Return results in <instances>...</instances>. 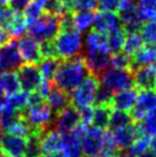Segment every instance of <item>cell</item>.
Segmentation results:
<instances>
[{
  "instance_id": "6da1fadb",
  "label": "cell",
  "mask_w": 156,
  "mask_h": 157,
  "mask_svg": "<svg viewBox=\"0 0 156 157\" xmlns=\"http://www.w3.org/2000/svg\"><path fill=\"white\" fill-rule=\"evenodd\" d=\"M90 74L82 56H76L61 62L54 75V85L70 93Z\"/></svg>"
},
{
  "instance_id": "7a4b0ae2",
  "label": "cell",
  "mask_w": 156,
  "mask_h": 157,
  "mask_svg": "<svg viewBox=\"0 0 156 157\" xmlns=\"http://www.w3.org/2000/svg\"><path fill=\"white\" fill-rule=\"evenodd\" d=\"M55 55L60 60H68L80 56L84 51V41L82 33L74 28L61 29L57 37L53 39Z\"/></svg>"
},
{
  "instance_id": "3957f363",
  "label": "cell",
  "mask_w": 156,
  "mask_h": 157,
  "mask_svg": "<svg viewBox=\"0 0 156 157\" xmlns=\"http://www.w3.org/2000/svg\"><path fill=\"white\" fill-rule=\"evenodd\" d=\"M60 29V17L45 13H43L37 21L26 26L28 35L38 43L53 40L59 33Z\"/></svg>"
},
{
  "instance_id": "277c9868",
  "label": "cell",
  "mask_w": 156,
  "mask_h": 157,
  "mask_svg": "<svg viewBox=\"0 0 156 157\" xmlns=\"http://www.w3.org/2000/svg\"><path fill=\"white\" fill-rule=\"evenodd\" d=\"M99 86V78L96 75H87L80 84L70 93V103L76 109L94 105L96 93Z\"/></svg>"
},
{
  "instance_id": "5b68a950",
  "label": "cell",
  "mask_w": 156,
  "mask_h": 157,
  "mask_svg": "<svg viewBox=\"0 0 156 157\" xmlns=\"http://www.w3.org/2000/svg\"><path fill=\"white\" fill-rule=\"evenodd\" d=\"M98 77H100L101 85L108 87L114 93L126 88L135 87V80L131 70L117 69L114 67H109Z\"/></svg>"
},
{
  "instance_id": "8992f818",
  "label": "cell",
  "mask_w": 156,
  "mask_h": 157,
  "mask_svg": "<svg viewBox=\"0 0 156 157\" xmlns=\"http://www.w3.org/2000/svg\"><path fill=\"white\" fill-rule=\"evenodd\" d=\"M20 113H21V117L25 119L29 123V125L36 131L46 130L53 123L54 113L46 105V102L32 105V107H25Z\"/></svg>"
},
{
  "instance_id": "52a82bcc",
  "label": "cell",
  "mask_w": 156,
  "mask_h": 157,
  "mask_svg": "<svg viewBox=\"0 0 156 157\" xmlns=\"http://www.w3.org/2000/svg\"><path fill=\"white\" fill-rule=\"evenodd\" d=\"M103 134L104 130L98 128L93 125H87L83 132V134L79 138L83 154L86 156L92 157L101 156Z\"/></svg>"
},
{
  "instance_id": "ba28073f",
  "label": "cell",
  "mask_w": 156,
  "mask_h": 157,
  "mask_svg": "<svg viewBox=\"0 0 156 157\" xmlns=\"http://www.w3.org/2000/svg\"><path fill=\"white\" fill-rule=\"evenodd\" d=\"M117 12L121 25L125 32L140 31L142 22L139 17L137 0H122Z\"/></svg>"
},
{
  "instance_id": "9c48e42d",
  "label": "cell",
  "mask_w": 156,
  "mask_h": 157,
  "mask_svg": "<svg viewBox=\"0 0 156 157\" xmlns=\"http://www.w3.org/2000/svg\"><path fill=\"white\" fill-rule=\"evenodd\" d=\"M24 63L18 47V39H12L8 44L0 46V74L16 71Z\"/></svg>"
},
{
  "instance_id": "30bf717a",
  "label": "cell",
  "mask_w": 156,
  "mask_h": 157,
  "mask_svg": "<svg viewBox=\"0 0 156 157\" xmlns=\"http://www.w3.org/2000/svg\"><path fill=\"white\" fill-rule=\"evenodd\" d=\"M16 76L18 78L21 88L25 92L36 91L38 88L39 84L43 80L38 66L33 63H25V64L23 63L16 70Z\"/></svg>"
},
{
  "instance_id": "8fae6325",
  "label": "cell",
  "mask_w": 156,
  "mask_h": 157,
  "mask_svg": "<svg viewBox=\"0 0 156 157\" xmlns=\"http://www.w3.org/2000/svg\"><path fill=\"white\" fill-rule=\"evenodd\" d=\"M156 108V91L155 90H141L137 95L135 105L131 110L132 119L140 122L142 117L150 110Z\"/></svg>"
},
{
  "instance_id": "7c38bea8",
  "label": "cell",
  "mask_w": 156,
  "mask_h": 157,
  "mask_svg": "<svg viewBox=\"0 0 156 157\" xmlns=\"http://www.w3.org/2000/svg\"><path fill=\"white\" fill-rule=\"evenodd\" d=\"M110 53L108 51H85L83 60L88 72L99 76L110 67Z\"/></svg>"
},
{
  "instance_id": "4fadbf2b",
  "label": "cell",
  "mask_w": 156,
  "mask_h": 157,
  "mask_svg": "<svg viewBox=\"0 0 156 157\" xmlns=\"http://www.w3.org/2000/svg\"><path fill=\"white\" fill-rule=\"evenodd\" d=\"M18 47L20 51L23 61L26 63H33L38 64L41 61V53H40V47L39 43L30 36H21L18 38Z\"/></svg>"
},
{
  "instance_id": "5bb4252c",
  "label": "cell",
  "mask_w": 156,
  "mask_h": 157,
  "mask_svg": "<svg viewBox=\"0 0 156 157\" xmlns=\"http://www.w3.org/2000/svg\"><path fill=\"white\" fill-rule=\"evenodd\" d=\"M79 122L80 119H79L78 109H76L72 105H68L67 108L57 113L53 124H54V130L59 131L60 133H64L74 130L79 124Z\"/></svg>"
},
{
  "instance_id": "9a60e30c",
  "label": "cell",
  "mask_w": 156,
  "mask_h": 157,
  "mask_svg": "<svg viewBox=\"0 0 156 157\" xmlns=\"http://www.w3.org/2000/svg\"><path fill=\"white\" fill-rule=\"evenodd\" d=\"M92 28H93V30L101 32L103 35H107L111 31L122 28V25L119 22V18H118V15L116 13L100 10L96 14H94Z\"/></svg>"
},
{
  "instance_id": "2e32d148",
  "label": "cell",
  "mask_w": 156,
  "mask_h": 157,
  "mask_svg": "<svg viewBox=\"0 0 156 157\" xmlns=\"http://www.w3.org/2000/svg\"><path fill=\"white\" fill-rule=\"evenodd\" d=\"M111 133H113L117 149H121V150L127 149L131 144L135 142V139L141 135L139 126L133 124V123L130 124V125H126L124 127H121V128L114 130Z\"/></svg>"
},
{
  "instance_id": "e0dca14e",
  "label": "cell",
  "mask_w": 156,
  "mask_h": 157,
  "mask_svg": "<svg viewBox=\"0 0 156 157\" xmlns=\"http://www.w3.org/2000/svg\"><path fill=\"white\" fill-rule=\"evenodd\" d=\"M59 151L62 157H82L83 151L80 148L79 136L76 134L74 130L61 133Z\"/></svg>"
},
{
  "instance_id": "ac0fdd59",
  "label": "cell",
  "mask_w": 156,
  "mask_h": 157,
  "mask_svg": "<svg viewBox=\"0 0 156 157\" xmlns=\"http://www.w3.org/2000/svg\"><path fill=\"white\" fill-rule=\"evenodd\" d=\"M137 95H138V91L135 87L115 92L111 99V108L130 113L135 105Z\"/></svg>"
},
{
  "instance_id": "d6986e66",
  "label": "cell",
  "mask_w": 156,
  "mask_h": 157,
  "mask_svg": "<svg viewBox=\"0 0 156 157\" xmlns=\"http://www.w3.org/2000/svg\"><path fill=\"white\" fill-rule=\"evenodd\" d=\"M135 86L140 90H155L156 86V69L154 66L141 67L133 70Z\"/></svg>"
},
{
  "instance_id": "ffe728a7",
  "label": "cell",
  "mask_w": 156,
  "mask_h": 157,
  "mask_svg": "<svg viewBox=\"0 0 156 157\" xmlns=\"http://www.w3.org/2000/svg\"><path fill=\"white\" fill-rule=\"evenodd\" d=\"M45 100H46V105L49 107V109L52 110L54 115L59 113L61 110H63L68 105H70L69 94L67 92L62 91L57 86H55L54 84H52L51 90L48 92Z\"/></svg>"
},
{
  "instance_id": "44dd1931",
  "label": "cell",
  "mask_w": 156,
  "mask_h": 157,
  "mask_svg": "<svg viewBox=\"0 0 156 157\" xmlns=\"http://www.w3.org/2000/svg\"><path fill=\"white\" fill-rule=\"evenodd\" d=\"M25 144V138H21V136L12 134V133H7L2 136L1 150L10 157H20L24 155Z\"/></svg>"
},
{
  "instance_id": "7402d4cb",
  "label": "cell",
  "mask_w": 156,
  "mask_h": 157,
  "mask_svg": "<svg viewBox=\"0 0 156 157\" xmlns=\"http://www.w3.org/2000/svg\"><path fill=\"white\" fill-rule=\"evenodd\" d=\"M156 56V51L148 47L146 45H142L138 51L131 56L132 63H131V70H135L141 67L150 66L154 62Z\"/></svg>"
},
{
  "instance_id": "603a6c76",
  "label": "cell",
  "mask_w": 156,
  "mask_h": 157,
  "mask_svg": "<svg viewBox=\"0 0 156 157\" xmlns=\"http://www.w3.org/2000/svg\"><path fill=\"white\" fill-rule=\"evenodd\" d=\"M83 41H84L85 51H108L109 52L108 45H107V37L101 32H98L96 30L87 31Z\"/></svg>"
},
{
  "instance_id": "cb8c5ba5",
  "label": "cell",
  "mask_w": 156,
  "mask_h": 157,
  "mask_svg": "<svg viewBox=\"0 0 156 157\" xmlns=\"http://www.w3.org/2000/svg\"><path fill=\"white\" fill-rule=\"evenodd\" d=\"M93 12H72L71 13V25L78 32H87L93 25Z\"/></svg>"
},
{
  "instance_id": "d4e9b609",
  "label": "cell",
  "mask_w": 156,
  "mask_h": 157,
  "mask_svg": "<svg viewBox=\"0 0 156 157\" xmlns=\"http://www.w3.org/2000/svg\"><path fill=\"white\" fill-rule=\"evenodd\" d=\"M43 13L61 17L72 12L70 10L69 0H46L43 6Z\"/></svg>"
},
{
  "instance_id": "484cf974",
  "label": "cell",
  "mask_w": 156,
  "mask_h": 157,
  "mask_svg": "<svg viewBox=\"0 0 156 157\" xmlns=\"http://www.w3.org/2000/svg\"><path fill=\"white\" fill-rule=\"evenodd\" d=\"M111 105H96L93 109V118H92L91 125L106 130L109 126V119H110V113H111Z\"/></svg>"
},
{
  "instance_id": "4316f807",
  "label": "cell",
  "mask_w": 156,
  "mask_h": 157,
  "mask_svg": "<svg viewBox=\"0 0 156 157\" xmlns=\"http://www.w3.org/2000/svg\"><path fill=\"white\" fill-rule=\"evenodd\" d=\"M137 9L142 23L156 21V0H137Z\"/></svg>"
},
{
  "instance_id": "83f0119b",
  "label": "cell",
  "mask_w": 156,
  "mask_h": 157,
  "mask_svg": "<svg viewBox=\"0 0 156 157\" xmlns=\"http://www.w3.org/2000/svg\"><path fill=\"white\" fill-rule=\"evenodd\" d=\"M0 83L4 90V93L7 95H13L18 91H21V85L18 82V78L15 71H8V72H1L0 76Z\"/></svg>"
},
{
  "instance_id": "f1b7e54d",
  "label": "cell",
  "mask_w": 156,
  "mask_h": 157,
  "mask_svg": "<svg viewBox=\"0 0 156 157\" xmlns=\"http://www.w3.org/2000/svg\"><path fill=\"white\" fill-rule=\"evenodd\" d=\"M61 60L59 57H44V59H41V61L39 62L37 66H38L43 79L52 80L54 78V75L57 72Z\"/></svg>"
},
{
  "instance_id": "f546056e",
  "label": "cell",
  "mask_w": 156,
  "mask_h": 157,
  "mask_svg": "<svg viewBox=\"0 0 156 157\" xmlns=\"http://www.w3.org/2000/svg\"><path fill=\"white\" fill-rule=\"evenodd\" d=\"M133 119L132 116L129 111H124V110H118V109H113L111 113H110V119H109V128L114 131L117 128L124 127L126 125L132 124Z\"/></svg>"
},
{
  "instance_id": "4dcf8cb0",
  "label": "cell",
  "mask_w": 156,
  "mask_h": 157,
  "mask_svg": "<svg viewBox=\"0 0 156 157\" xmlns=\"http://www.w3.org/2000/svg\"><path fill=\"white\" fill-rule=\"evenodd\" d=\"M106 37H107V45H108L110 54L123 51V45L125 40V31L123 30V28L109 32L106 35Z\"/></svg>"
},
{
  "instance_id": "1f68e13d",
  "label": "cell",
  "mask_w": 156,
  "mask_h": 157,
  "mask_svg": "<svg viewBox=\"0 0 156 157\" xmlns=\"http://www.w3.org/2000/svg\"><path fill=\"white\" fill-rule=\"evenodd\" d=\"M20 118H21V113L18 110L14 109L7 101L5 108L0 113V127H1V130H8L9 127L12 126L14 123L18 122Z\"/></svg>"
},
{
  "instance_id": "d6a6232c",
  "label": "cell",
  "mask_w": 156,
  "mask_h": 157,
  "mask_svg": "<svg viewBox=\"0 0 156 157\" xmlns=\"http://www.w3.org/2000/svg\"><path fill=\"white\" fill-rule=\"evenodd\" d=\"M142 45V38H141L139 31L125 32V40H124V45H123V52L124 53L132 56Z\"/></svg>"
},
{
  "instance_id": "836d02e7",
  "label": "cell",
  "mask_w": 156,
  "mask_h": 157,
  "mask_svg": "<svg viewBox=\"0 0 156 157\" xmlns=\"http://www.w3.org/2000/svg\"><path fill=\"white\" fill-rule=\"evenodd\" d=\"M24 157H41V147H40V131H35L26 138Z\"/></svg>"
},
{
  "instance_id": "e575fe53",
  "label": "cell",
  "mask_w": 156,
  "mask_h": 157,
  "mask_svg": "<svg viewBox=\"0 0 156 157\" xmlns=\"http://www.w3.org/2000/svg\"><path fill=\"white\" fill-rule=\"evenodd\" d=\"M140 36L143 45L156 51V21L146 22L140 28Z\"/></svg>"
},
{
  "instance_id": "d590c367",
  "label": "cell",
  "mask_w": 156,
  "mask_h": 157,
  "mask_svg": "<svg viewBox=\"0 0 156 157\" xmlns=\"http://www.w3.org/2000/svg\"><path fill=\"white\" fill-rule=\"evenodd\" d=\"M139 123L140 124L138 126L141 134L147 135L149 138L156 134V108L146 113Z\"/></svg>"
},
{
  "instance_id": "8d00e7d4",
  "label": "cell",
  "mask_w": 156,
  "mask_h": 157,
  "mask_svg": "<svg viewBox=\"0 0 156 157\" xmlns=\"http://www.w3.org/2000/svg\"><path fill=\"white\" fill-rule=\"evenodd\" d=\"M149 149V136L141 134L127 149L124 150V157H138Z\"/></svg>"
},
{
  "instance_id": "74e56055",
  "label": "cell",
  "mask_w": 156,
  "mask_h": 157,
  "mask_svg": "<svg viewBox=\"0 0 156 157\" xmlns=\"http://www.w3.org/2000/svg\"><path fill=\"white\" fill-rule=\"evenodd\" d=\"M41 15H43V7L38 2H36L35 0H32L30 4L24 8V13H23L26 26L30 25L31 23H33L35 21H37Z\"/></svg>"
},
{
  "instance_id": "f35d334b",
  "label": "cell",
  "mask_w": 156,
  "mask_h": 157,
  "mask_svg": "<svg viewBox=\"0 0 156 157\" xmlns=\"http://www.w3.org/2000/svg\"><path fill=\"white\" fill-rule=\"evenodd\" d=\"M7 131H8V133H12V134H14V135H18V136L25 138L26 139V138H28L31 133H33L36 130H33V128L29 125V123L26 122L25 119H23V118L21 117L18 122L14 123Z\"/></svg>"
},
{
  "instance_id": "ab89813d",
  "label": "cell",
  "mask_w": 156,
  "mask_h": 157,
  "mask_svg": "<svg viewBox=\"0 0 156 157\" xmlns=\"http://www.w3.org/2000/svg\"><path fill=\"white\" fill-rule=\"evenodd\" d=\"M131 56L127 55L126 53H124L123 51L121 52L114 53L113 55L110 56V66L117 69H126L131 70Z\"/></svg>"
},
{
  "instance_id": "60d3db41",
  "label": "cell",
  "mask_w": 156,
  "mask_h": 157,
  "mask_svg": "<svg viewBox=\"0 0 156 157\" xmlns=\"http://www.w3.org/2000/svg\"><path fill=\"white\" fill-rule=\"evenodd\" d=\"M71 12H93L98 8V0H69Z\"/></svg>"
},
{
  "instance_id": "b9f144b4",
  "label": "cell",
  "mask_w": 156,
  "mask_h": 157,
  "mask_svg": "<svg viewBox=\"0 0 156 157\" xmlns=\"http://www.w3.org/2000/svg\"><path fill=\"white\" fill-rule=\"evenodd\" d=\"M29 93L30 92H25V91H18V93H15L13 95H9L7 98V101L8 103L14 109L21 111L26 107L28 105V98H29Z\"/></svg>"
},
{
  "instance_id": "7bdbcfd3",
  "label": "cell",
  "mask_w": 156,
  "mask_h": 157,
  "mask_svg": "<svg viewBox=\"0 0 156 157\" xmlns=\"http://www.w3.org/2000/svg\"><path fill=\"white\" fill-rule=\"evenodd\" d=\"M114 92L110 91L108 87L99 84L98 90L96 93L94 103L99 105H111V99H113Z\"/></svg>"
},
{
  "instance_id": "ee69618b",
  "label": "cell",
  "mask_w": 156,
  "mask_h": 157,
  "mask_svg": "<svg viewBox=\"0 0 156 157\" xmlns=\"http://www.w3.org/2000/svg\"><path fill=\"white\" fill-rule=\"evenodd\" d=\"M117 151V146L115 144L113 133L111 131L106 132L103 134V140H102V149H101V156H107V155H113L116 154Z\"/></svg>"
},
{
  "instance_id": "f6af8a7d",
  "label": "cell",
  "mask_w": 156,
  "mask_h": 157,
  "mask_svg": "<svg viewBox=\"0 0 156 157\" xmlns=\"http://www.w3.org/2000/svg\"><path fill=\"white\" fill-rule=\"evenodd\" d=\"M122 0H98V7L104 12H117Z\"/></svg>"
},
{
  "instance_id": "bcb514c9",
  "label": "cell",
  "mask_w": 156,
  "mask_h": 157,
  "mask_svg": "<svg viewBox=\"0 0 156 157\" xmlns=\"http://www.w3.org/2000/svg\"><path fill=\"white\" fill-rule=\"evenodd\" d=\"M93 105H87V107H83L80 109H78L79 113V119L80 123L84 125H91L92 118H93Z\"/></svg>"
},
{
  "instance_id": "7dc6e473",
  "label": "cell",
  "mask_w": 156,
  "mask_h": 157,
  "mask_svg": "<svg viewBox=\"0 0 156 157\" xmlns=\"http://www.w3.org/2000/svg\"><path fill=\"white\" fill-rule=\"evenodd\" d=\"M32 0H9L7 7L15 13H22Z\"/></svg>"
},
{
  "instance_id": "c3c4849f",
  "label": "cell",
  "mask_w": 156,
  "mask_h": 157,
  "mask_svg": "<svg viewBox=\"0 0 156 157\" xmlns=\"http://www.w3.org/2000/svg\"><path fill=\"white\" fill-rule=\"evenodd\" d=\"M12 39H14V38L9 33V31L0 26V46H4V45L8 44Z\"/></svg>"
},
{
  "instance_id": "681fc988",
  "label": "cell",
  "mask_w": 156,
  "mask_h": 157,
  "mask_svg": "<svg viewBox=\"0 0 156 157\" xmlns=\"http://www.w3.org/2000/svg\"><path fill=\"white\" fill-rule=\"evenodd\" d=\"M149 149L156 155V134L149 138Z\"/></svg>"
},
{
  "instance_id": "f907efd6",
  "label": "cell",
  "mask_w": 156,
  "mask_h": 157,
  "mask_svg": "<svg viewBox=\"0 0 156 157\" xmlns=\"http://www.w3.org/2000/svg\"><path fill=\"white\" fill-rule=\"evenodd\" d=\"M138 157H156V155L153 153L150 149H148V150H146V151L142 153L141 155H139Z\"/></svg>"
},
{
  "instance_id": "816d5d0a",
  "label": "cell",
  "mask_w": 156,
  "mask_h": 157,
  "mask_svg": "<svg viewBox=\"0 0 156 157\" xmlns=\"http://www.w3.org/2000/svg\"><path fill=\"white\" fill-rule=\"evenodd\" d=\"M44 157H62L60 151H57V153H52V154H47V155H44Z\"/></svg>"
},
{
  "instance_id": "f5cc1de1",
  "label": "cell",
  "mask_w": 156,
  "mask_h": 157,
  "mask_svg": "<svg viewBox=\"0 0 156 157\" xmlns=\"http://www.w3.org/2000/svg\"><path fill=\"white\" fill-rule=\"evenodd\" d=\"M8 1L9 0H0V5H1V6H7V5H8Z\"/></svg>"
},
{
  "instance_id": "db71d44e",
  "label": "cell",
  "mask_w": 156,
  "mask_h": 157,
  "mask_svg": "<svg viewBox=\"0 0 156 157\" xmlns=\"http://www.w3.org/2000/svg\"><path fill=\"white\" fill-rule=\"evenodd\" d=\"M2 136H4V133H2L1 127H0V148H1V141H2Z\"/></svg>"
},
{
  "instance_id": "11a10c76",
  "label": "cell",
  "mask_w": 156,
  "mask_h": 157,
  "mask_svg": "<svg viewBox=\"0 0 156 157\" xmlns=\"http://www.w3.org/2000/svg\"><path fill=\"white\" fill-rule=\"evenodd\" d=\"M0 157H10V156L7 155V154L5 153V151H2V150H0Z\"/></svg>"
},
{
  "instance_id": "9f6ffc18",
  "label": "cell",
  "mask_w": 156,
  "mask_h": 157,
  "mask_svg": "<svg viewBox=\"0 0 156 157\" xmlns=\"http://www.w3.org/2000/svg\"><path fill=\"white\" fill-rule=\"evenodd\" d=\"M4 96V90H2V86H1V83H0V99Z\"/></svg>"
},
{
  "instance_id": "6f0895ef",
  "label": "cell",
  "mask_w": 156,
  "mask_h": 157,
  "mask_svg": "<svg viewBox=\"0 0 156 157\" xmlns=\"http://www.w3.org/2000/svg\"><path fill=\"white\" fill-rule=\"evenodd\" d=\"M102 157H119L116 154H113V155H107V156H102Z\"/></svg>"
},
{
  "instance_id": "680465c9",
  "label": "cell",
  "mask_w": 156,
  "mask_h": 157,
  "mask_svg": "<svg viewBox=\"0 0 156 157\" xmlns=\"http://www.w3.org/2000/svg\"><path fill=\"white\" fill-rule=\"evenodd\" d=\"M153 63H154V68L156 69V56H155V59H154V62H153Z\"/></svg>"
},
{
  "instance_id": "91938a15",
  "label": "cell",
  "mask_w": 156,
  "mask_h": 157,
  "mask_svg": "<svg viewBox=\"0 0 156 157\" xmlns=\"http://www.w3.org/2000/svg\"><path fill=\"white\" fill-rule=\"evenodd\" d=\"M82 157H92V156H86V155H85V156H82Z\"/></svg>"
},
{
  "instance_id": "94428289",
  "label": "cell",
  "mask_w": 156,
  "mask_h": 157,
  "mask_svg": "<svg viewBox=\"0 0 156 157\" xmlns=\"http://www.w3.org/2000/svg\"><path fill=\"white\" fill-rule=\"evenodd\" d=\"M155 91H156V86H155Z\"/></svg>"
},
{
  "instance_id": "6125c7cd",
  "label": "cell",
  "mask_w": 156,
  "mask_h": 157,
  "mask_svg": "<svg viewBox=\"0 0 156 157\" xmlns=\"http://www.w3.org/2000/svg\"><path fill=\"white\" fill-rule=\"evenodd\" d=\"M20 157H24V156H20Z\"/></svg>"
},
{
  "instance_id": "be15d7a7",
  "label": "cell",
  "mask_w": 156,
  "mask_h": 157,
  "mask_svg": "<svg viewBox=\"0 0 156 157\" xmlns=\"http://www.w3.org/2000/svg\"><path fill=\"white\" fill-rule=\"evenodd\" d=\"M127 157H131V156H127Z\"/></svg>"
}]
</instances>
